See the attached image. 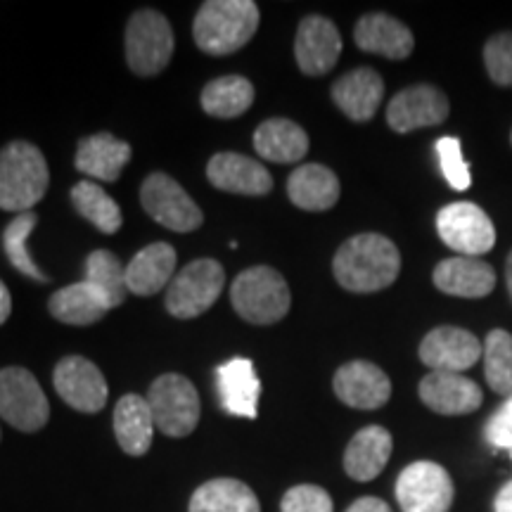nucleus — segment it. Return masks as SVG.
I'll use <instances>...</instances> for the list:
<instances>
[{
	"label": "nucleus",
	"mask_w": 512,
	"mask_h": 512,
	"mask_svg": "<svg viewBox=\"0 0 512 512\" xmlns=\"http://www.w3.org/2000/svg\"><path fill=\"white\" fill-rule=\"evenodd\" d=\"M332 273L337 283L349 292H380L399 278L401 254L394 242L384 235L361 233L337 249L332 259Z\"/></svg>",
	"instance_id": "f257e3e1"
},
{
	"label": "nucleus",
	"mask_w": 512,
	"mask_h": 512,
	"mask_svg": "<svg viewBox=\"0 0 512 512\" xmlns=\"http://www.w3.org/2000/svg\"><path fill=\"white\" fill-rule=\"evenodd\" d=\"M261 12L252 0H209L192 24L197 48L207 55H233L252 41Z\"/></svg>",
	"instance_id": "f03ea898"
},
{
	"label": "nucleus",
	"mask_w": 512,
	"mask_h": 512,
	"mask_svg": "<svg viewBox=\"0 0 512 512\" xmlns=\"http://www.w3.org/2000/svg\"><path fill=\"white\" fill-rule=\"evenodd\" d=\"M48 183V162L34 143L12 140L0 150V209L27 214L46 197Z\"/></svg>",
	"instance_id": "7ed1b4c3"
},
{
	"label": "nucleus",
	"mask_w": 512,
	"mask_h": 512,
	"mask_svg": "<svg viewBox=\"0 0 512 512\" xmlns=\"http://www.w3.org/2000/svg\"><path fill=\"white\" fill-rule=\"evenodd\" d=\"M235 313L252 325H273L290 313L292 294L287 280L271 266H252L230 285Z\"/></svg>",
	"instance_id": "20e7f679"
},
{
	"label": "nucleus",
	"mask_w": 512,
	"mask_h": 512,
	"mask_svg": "<svg viewBox=\"0 0 512 512\" xmlns=\"http://www.w3.org/2000/svg\"><path fill=\"white\" fill-rule=\"evenodd\" d=\"M174 57V29L157 10H138L126 24V62L133 74L157 76Z\"/></svg>",
	"instance_id": "39448f33"
},
{
	"label": "nucleus",
	"mask_w": 512,
	"mask_h": 512,
	"mask_svg": "<svg viewBox=\"0 0 512 512\" xmlns=\"http://www.w3.org/2000/svg\"><path fill=\"white\" fill-rule=\"evenodd\" d=\"M155 427L166 437L183 439L200 422V396L195 384L178 373L159 375L147 392Z\"/></svg>",
	"instance_id": "423d86ee"
},
{
	"label": "nucleus",
	"mask_w": 512,
	"mask_h": 512,
	"mask_svg": "<svg viewBox=\"0 0 512 512\" xmlns=\"http://www.w3.org/2000/svg\"><path fill=\"white\" fill-rule=\"evenodd\" d=\"M226 271L216 259H195L174 275L166 290V311L174 318L190 320L202 316L221 297Z\"/></svg>",
	"instance_id": "0eeeda50"
},
{
	"label": "nucleus",
	"mask_w": 512,
	"mask_h": 512,
	"mask_svg": "<svg viewBox=\"0 0 512 512\" xmlns=\"http://www.w3.org/2000/svg\"><path fill=\"white\" fill-rule=\"evenodd\" d=\"M0 418L15 430L29 434L48 425L46 392L27 368L10 366L0 370Z\"/></svg>",
	"instance_id": "6e6552de"
},
{
	"label": "nucleus",
	"mask_w": 512,
	"mask_h": 512,
	"mask_svg": "<svg viewBox=\"0 0 512 512\" xmlns=\"http://www.w3.org/2000/svg\"><path fill=\"white\" fill-rule=\"evenodd\" d=\"M394 494L403 512H448L456 498V486L446 467L432 460H418L403 467Z\"/></svg>",
	"instance_id": "1a4fd4ad"
},
{
	"label": "nucleus",
	"mask_w": 512,
	"mask_h": 512,
	"mask_svg": "<svg viewBox=\"0 0 512 512\" xmlns=\"http://www.w3.org/2000/svg\"><path fill=\"white\" fill-rule=\"evenodd\" d=\"M140 204L159 226L174 233H192L204 223L202 209L171 176L150 174L140 185Z\"/></svg>",
	"instance_id": "9d476101"
},
{
	"label": "nucleus",
	"mask_w": 512,
	"mask_h": 512,
	"mask_svg": "<svg viewBox=\"0 0 512 512\" xmlns=\"http://www.w3.org/2000/svg\"><path fill=\"white\" fill-rule=\"evenodd\" d=\"M439 238L463 256H482L496 245V226L482 207L472 202L448 204L437 214Z\"/></svg>",
	"instance_id": "9b49d317"
},
{
	"label": "nucleus",
	"mask_w": 512,
	"mask_h": 512,
	"mask_svg": "<svg viewBox=\"0 0 512 512\" xmlns=\"http://www.w3.org/2000/svg\"><path fill=\"white\" fill-rule=\"evenodd\" d=\"M53 382L60 399L79 413H100L110 396L105 375L83 356H64L55 366Z\"/></svg>",
	"instance_id": "f8f14e48"
},
{
	"label": "nucleus",
	"mask_w": 512,
	"mask_h": 512,
	"mask_svg": "<svg viewBox=\"0 0 512 512\" xmlns=\"http://www.w3.org/2000/svg\"><path fill=\"white\" fill-rule=\"evenodd\" d=\"M448 112L451 105L444 91L430 83H418L394 95L387 105V124L396 133H411L418 128L444 124Z\"/></svg>",
	"instance_id": "ddd939ff"
},
{
	"label": "nucleus",
	"mask_w": 512,
	"mask_h": 512,
	"mask_svg": "<svg viewBox=\"0 0 512 512\" xmlns=\"http://www.w3.org/2000/svg\"><path fill=\"white\" fill-rule=\"evenodd\" d=\"M482 342L470 330L456 325H441L420 342V361L437 373H460L472 368L482 358Z\"/></svg>",
	"instance_id": "4468645a"
},
{
	"label": "nucleus",
	"mask_w": 512,
	"mask_h": 512,
	"mask_svg": "<svg viewBox=\"0 0 512 512\" xmlns=\"http://www.w3.org/2000/svg\"><path fill=\"white\" fill-rule=\"evenodd\" d=\"M342 55V36L335 22L323 15L302 19L294 38V57L306 76H323L335 69Z\"/></svg>",
	"instance_id": "2eb2a0df"
},
{
	"label": "nucleus",
	"mask_w": 512,
	"mask_h": 512,
	"mask_svg": "<svg viewBox=\"0 0 512 512\" xmlns=\"http://www.w3.org/2000/svg\"><path fill=\"white\" fill-rule=\"evenodd\" d=\"M337 399L358 411H377L392 396V380L380 366L370 361H349L332 380Z\"/></svg>",
	"instance_id": "dca6fc26"
},
{
	"label": "nucleus",
	"mask_w": 512,
	"mask_h": 512,
	"mask_svg": "<svg viewBox=\"0 0 512 512\" xmlns=\"http://www.w3.org/2000/svg\"><path fill=\"white\" fill-rule=\"evenodd\" d=\"M207 178L214 188L233 195L264 197L273 190V176L256 159L240 152H219L209 159Z\"/></svg>",
	"instance_id": "f3484780"
},
{
	"label": "nucleus",
	"mask_w": 512,
	"mask_h": 512,
	"mask_svg": "<svg viewBox=\"0 0 512 512\" xmlns=\"http://www.w3.org/2000/svg\"><path fill=\"white\" fill-rule=\"evenodd\" d=\"M420 401L439 415L475 413L484 401L479 384L460 373H427L418 387Z\"/></svg>",
	"instance_id": "a211bd4d"
},
{
	"label": "nucleus",
	"mask_w": 512,
	"mask_h": 512,
	"mask_svg": "<svg viewBox=\"0 0 512 512\" xmlns=\"http://www.w3.org/2000/svg\"><path fill=\"white\" fill-rule=\"evenodd\" d=\"M332 100L351 121L366 124L377 114L384 98L382 76L370 67L351 69L332 83Z\"/></svg>",
	"instance_id": "6ab92c4d"
},
{
	"label": "nucleus",
	"mask_w": 512,
	"mask_h": 512,
	"mask_svg": "<svg viewBox=\"0 0 512 512\" xmlns=\"http://www.w3.org/2000/svg\"><path fill=\"white\" fill-rule=\"evenodd\" d=\"M354 41L363 53L382 55L387 60H406L415 48L411 29L387 12H370L358 19Z\"/></svg>",
	"instance_id": "aec40b11"
},
{
	"label": "nucleus",
	"mask_w": 512,
	"mask_h": 512,
	"mask_svg": "<svg viewBox=\"0 0 512 512\" xmlns=\"http://www.w3.org/2000/svg\"><path fill=\"white\" fill-rule=\"evenodd\" d=\"M432 280L437 290L451 297L482 299L494 292L496 271L475 256H451V259L439 261Z\"/></svg>",
	"instance_id": "412c9836"
},
{
	"label": "nucleus",
	"mask_w": 512,
	"mask_h": 512,
	"mask_svg": "<svg viewBox=\"0 0 512 512\" xmlns=\"http://www.w3.org/2000/svg\"><path fill=\"white\" fill-rule=\"evenodd\" d=\"M216 382H219V396L223 408L230 415L249 420L256 418L261 382L256 377L254 363L249 358H230V361L216 368Z\"/></svg>",
	"instance_id": "4be33fe9"
},
{
	"label": "nucleus",
	"mask_w": 512,
	"mask_h": 512,
	"mask_svg": "<svg viewBox=\"0 0 512 512\" xmlns=\"http://www.w3.org/2000/svg\"><path fill=\"white\" fill-rule=\"evenodd\" d=\"M176 273V249L169 242H152L126 266V287L136 297H152L171 285Z\"/></svg>",
	"instance_id": "5701e85b"
},
{
	"label": "nucleus",
	"mask_w": 512,
	"mask_h": 512,
	"mask_svg": "<svg viewBox=\"0 0 512 512\" xmlns=\"http://www.w3.org/2000/svg\"><path fill=\"white\" fill-rule=\"evenodd\" d=\"M394 451V439L380 425H368L354 434L344 451V472L356 482H373L387 467Z\"/></svg>",
	"instance_id": "b1692460"
},
{
	"label": "nucleus",
	"mask_w": 512,
	"mask_h": 512,
	"mask_svg": "<svg viewBox=\"0 0 512 512\" xmlns=\"http://www.w3.org/2000/svg\"><path fill=\"white\" fill-rule=\"evenodd\" d=\"M128 162H131V145L107 131L83 138L76 150V169L95 181L117 183Z\"/></svg>",
	"instance_id": "393cba45"
},
{
	"label": "nucleus",
	"mask_w": 512,
	"mask_h": 512,
	"mask_svg": "<svg viewBox=\"0 0 512 512\" xmlns=\"http://www.w3.org/2000/svg\"><path fill=\"white\" fill-rule=\"evenodd\" d=\"M339 178L323 164H302L287 178V195L304 211H328L339 202Z\"/></svg>",
	"instance_id": "a878e982"
},
{
	"label": "nucleus",
	"mask_w": 512,
	"mask_h": 512,
	"mask_svg": "<svg viewBox=\"0 0 512 512\" xmlns=\"http://www.w3.org/2000/svg\"><path fill=\"white\" fill-rule=\"evenodd\" d=\"M155 418H152L150 403L138 394L121 396L117 408H114V434L121 451L126 456H145L155 437Z\"/></svg>",
	"instance_id": "bb28decb"
},
{
	"label": "nucleus",
	"mask_w": 512,
	"mask_h": 512,
	"mask_svg": "<svg viewBox=\"0 0 512 512\" xmlns=\"http://www.w3.org/2000/svg\"><path fill=\"white\" fill-rule=\"evenodd\" d=\"M254 150L266 162L294 164L309 152V136L290 119H266L254 131Z\"/></svg>",
	"instance_id": "cd10ccee"
},
{
	"label": "nucleus",
	"mask_w": 512,
	"mask_h": 512,
	"mask_svg": "<svg viewBox=\"0 0 512 512\" xmlns=\"http://www.w3.org/2000/svg\"><path fill=\"white\" fill-rule=\"evenodd\" d=\"M188 512H261L259 498L240 479H211L190 498Z\"/></svg>",
	"instance_id": "c85d7f7f"
},
{
	"label": "nucleus",
	"mask_w": 512,
	"mask_h": 512,
	"mask_svg": "<svg viewBox=\"0 0 512 512\" xmlns=\"http://www.w3.org/2000/svg\"><path fill=\"white\" fill-rule=\"evenodd\" d=\"M48 311L55 320H60L64 325H83L98 323L100 318H105V313L110 311L105 302L100 299V294L93 290L86 280L81 283H72L62 290H57L48 302Z\"/></svg>",
	"instance_id": "c756f323"
},
{
	"label": "nucleus",
	"mask_w": 512,
	"mask_h": 512,
	"mask_svg": "<svg viewBox=\"0 0 512 512\" xmlns=\"http://www.w3.org/2000/svg\"><path fill=\"white\" fill-rule=\"evenodd\" d=\"M202 110L216 119L242 117L254 102V86L245 76L228 74L209 81L200 95Z\"/></svg>",
	"instance_id": "7c9ffc66"
},
{
	"label": "nucleus",
	"mask_w": 512,
	"mask_h": 512,
	"mask_svg": "<svg viewBox=\"0 0 512 512\" xmlns=\"http://www.w3.org/2000/svg\"><path fill=\"white\" fill-rule=\"evenodd\" d=\"M86 283L100 294L107 309H117L126 299V268L107 249H95L86 259Z\"/></svg>",
	"instance_id": "2f4dec72"
},
{
	"label": "nucleus",
	"mask_w": 512,
	"mask_h": 512,
	"mask_svg": "<svg viewBox=\"0 0 512 512\" xmlns=\"http://www.w3.org/2000/svg\"><path fill=\"white\" fill-rule=\"evenodd\" d=\"M72 204L81 219L93 223V226L105 235L117 233V230L121 228V223H124V216H121L119 204L114 202L112 197L93 181H81L74 185Z\"/></svg>",
	"instance_id": "473e14b6"
},
{
	"label": "nucleus",
	"mask_w": 512,
	"mask_h": 512,
	"mask_svg": "<svg viewBox=\"0 0 512 512\" xmlns=\"http://www.w3.org/2000/svg\"><path fill=\"white\" fill-rule=\"evenodd\" d=\"M36 223H38V216L34 211L17 214L3 230V249H5V256H8V261L17 268L19 273L27 275L31 280H38V283H48L50 278L36 266L34 256H31V249H29V238L31 233H34Z\"/></svg>",
	"instance_id": "72a5a7b5"
},
{
	"label": "nucleus",
	"mask_w": 512,
	"mask_h": 512,
	"mask_svg": "<svg viewBox=\"0 0 512 512\" xmlns=\"http://www.w3.org/2000/svg\"><path fill=\"white\" fill-rule=\"evenodd\" d=\"M484 377L491 392L512 396V335L508 330H491L484 339Z\"/></svg>",
	"instance_id": "f704fd0d"
},
{
	"label": "nucleus",
	"mask_w": 512,
	"mask_h": 512,
	"mask_svg": "<svg viewBox=\"0 0 512 512\" xmlns=\"http://www.w3.org/2000/svg\"><path fill=\"white\" fill-rule=\"evenodd\" d=\"M484 67L496 86L512 88V31H503L486 41Z\"/></svg>",
	"instance_id": "c9c22d12"
},
{
	"label": "nucleus",
	"mask_w": 512,
	"mask_h": 512,
	"mask_svg": "<svg viewBox=\"0 0 512 512\" xmlns=\"http://www.w3.org/2000/svg\"><path fill=\"white\" fill-rule=\"evenodd\" d=\"M437 155H439V164H441V174H444L448 185L458 192L470 188L472 176H470V169H467L460 140L451 138V136L439 138L437 140Z\"/></svg>",
	"instance_id": "e433bc0d"
},
{
	"label": "nucleus",
	"mask_w": 512,
	"mask_h": 512,
	"mask_svg": "<svg viewBox=\"0 0 512 512\" xmlns=\"http://www.w3.org/2000/svg\"><path fill=\"white\" fill-rule=\"evenodd\" d=\"M332 498L323 486L297 484L280 501V512H332Z\"/></svg>",
	"instance_id": "4c0bfd02"
},
{
	"label": "nucleus",
	"mask_w": 512,
	"mask_h": 512,
	"mask_svg": "<svg viewBox=\"0 0 512 512\" xmlns=\"http://www.w3.org/2000/svg\"><path fill=\"white\" fill-rule=\"evenodd\" d=\"M484 437L496 451H512V396L486 422Z\"/></svg>",
	"instance_id": "58836bf2"
},
{
	"label": "nucleus",
	"mask_w": 512,
	"mask_h": 512,
	"mask_svg": "<svg viewBox=\"0 0 512 512\" xmlns=\"http://www.w3.org/2000/svg\"><path fill=\"white\" fill-rule=\"evenodd\" d=\"M347 512H392V508H389L382 498L363 496V498H358V501L351 503Z\"/></svg>",
	"instance_id": "ea45409f"
},
{
	"label": "nucleus",
	"mask_w": 512,
	"mask_h": 512,
	"mask_svg": "<svg viewBox=\"0 0 512 512\" xmlns=\"http://www.w3.org/2000/svg\"><path fill=\"white\" fill-rule=\"evenodd\" d=\"M494 512H512V479L501 486L494 498Z\"/></svg>",
	"instance_id": "a19ab883"
},
{
	"label": "nucleus",
	"mask_w": 512,
	"mask_h": 512,
	"mask_svg": "<svg viewBox=\"0 0 512 512\" xmlns=\"http://www.w3.org/2000/svg\"><path fill=\"white\" fill-rule=\"evenodd\" d=\"M12 313V297H10V290L5 287L3 280H0V325L5 323V320L10 318Z\"/></svg>",
	"instance_id": "79ce46f5"
},
{
	"label": "nucleus",
	"mask_w": 512,
	"mask_h": 512,
	"mask_svg": "<svg viewBox=\"0 0 512 512\" xmlns=\"http://www.w3.org/2000/svg\"><path fill=\"white\" fill-rule=\"evenodd\" d=\"M505 280H508V292L512 299V252L508 254V261H505Z\"/></svg>",
	"instance_id": "37998d69"
},
{
	"label": "nucleus",
	"mask_w": 512,
	"mask_h": 512,
	"mask_svg": "<svg viewBox=\"0 0 512 512\" xmlns=\"http://www.w3.org/2000/svg\"><path fill=\"white\" fill-rule=\"evenodd\" d=\"M510 143H512V133H510Z\"/></svg>",
	"instance_id": "c03bdc74"
}]
</instances>
